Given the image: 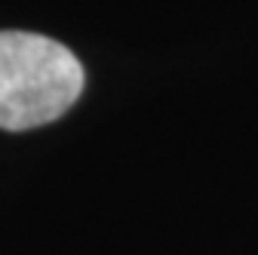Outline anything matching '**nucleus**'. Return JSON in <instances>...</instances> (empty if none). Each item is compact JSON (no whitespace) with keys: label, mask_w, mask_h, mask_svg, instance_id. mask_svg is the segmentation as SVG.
<instances>
[{"label":"nucleus","mask_w":258,"mask_h":255,"mask_svg":"<svg viewBox=\"0 0 258 255\" xmlns=\"http://www.w3.org/2000/svg\"><path fill=\"white\" fill-rule=\"evenodd\" d=\"M83 65L52 37L0 31V130L22 133L58 120L83 92Z\"/></svg>","instance_id":"f257e3e1"}]
</instances>
